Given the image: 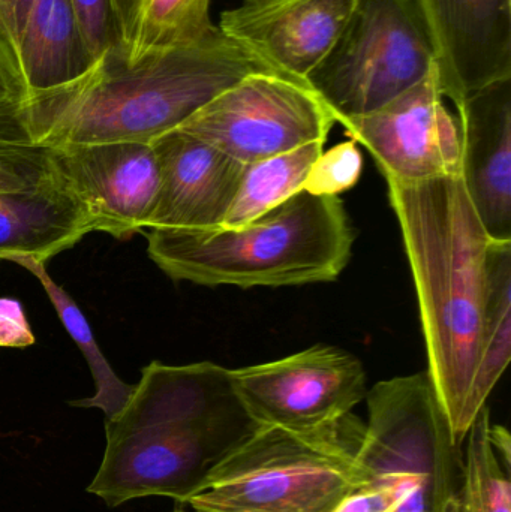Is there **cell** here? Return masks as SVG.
<instances>
[{"label": "cell", "mask_w": 511, "mask_h": 512, "mask_svg": "<svg viewBox=\"0 0 511 512\" xmlns=\"http://www.w3.org/2000/svg\"><path fill=\"white\" fill-rule=\"evenodd\" d=\"M438 50L444 98L511 78V0H422Z\"/></svg>", "instance_id": "cell-14"}, {"label": "cell", "mask_w": 511, "mask_h": 512, "mask_svg": "<svg viewBox=\"0 0 511 512\" xmlns=\"http://www.w3.org/2000/svg\"><path fill=\"white\" fill-rule=\"evenodd\" d=\"M35 0H0V27L12 47L17 48L27 15Z\"/></svg>", "instance_id": "cell-29"}, {"label": "cell", "mask_w": 511, "mask_h": 512, "mask_svg": "<svg viewBox=\"0 0 511 512\" xmlns=\"http://www.w3.org/2000/svg\"><path fill=\"white\" fill-rule=\"evenodd\" d=\"M51 165L80 200L93 231L131 239L149 227L159 191L152 144H71L51 149Z\"/></svg>", "instance_id": "cell-11"}, {"label": "cell", "mask_w": 511, "mask_h": 512, "mask_svg": "<svg viewBox=\"0 0 511 512\" xmlns=\"http://www.w3.org/2000/svg\"><path fill=\"white\" fill-rule=\"evenodd\" d=\"M23 102H0V192L35 186L51 171V149L30 137Z\"/></svg>", "instance_id": "cell-23"}, {"label": "cell", "mask_w": 511, "mask_h": 512, "mask_svg": "<svg viewBox=\"0 0 511 512\" xmlns=\"http://www.w3.org/2000/svg\"><path fill=\"white\" fill-rule=\"evenodd\" d=\"M357 448L365 486L398 499L396 512H458L461 447L428 372L378 382L366 394Z\"/></svg>", "instance_id": "cell-6"}, {"label": "cell", "mask_w": 511, "mask_h": 512, "mask_svg": "<svg viewBox=\"0 0 511 512\" xmlns=\"http://www.w3.org/2000/svg\"><path fill=\"white\" fill-rule=\"evenodd\" d=\"M11 262L26 268L39 280L53 303L60 321L65 325L69 336L80 348L81 354L89 364L90 372L95 379V396L90 399L77 400V402H72V405L80 406V408H101L107 414V418L113 417L125 405L134 385L125 384L122 379L117 378L110 363L102 355L86 316L81 312L74 298L51 279L45 264L36 259L27 258V256H14Z\"/></svg>", "instance_id": "cell-21"}, {"label": "cell", "mask_w": 511, "mask_h": 512, "mask_svg": "<svg viewBox=\"0 0 511 512\" xmlns=\"http://www.w3.org/2000/svg\"><path fill=\"white\" fill-rule=\"evenodd\" d=\"M398 508L399 502L393 493L362 487L342 499L332 512H396Z\"/></svg>", "instance_id": "cell-28"}, {"label": "cell", "mask_w": 511, "mask_h": 512, "mask_svg": "<svg viewBox=\"0 0 511 512\" xmlns=\"http://www.w3.org/2000/svg\"><path fill=\"white\" fill-rule=\"evenodd\" d=\"M15 54L27 96L68 86L83 78L96 62L71 0H35Z\"/></svg>", "instance_id": "cell-17"}, {"label": "cell", "mask_w": 511, "mask_h": 512, "mask_svg": "<svg viewBox=\"0 0 511 512\" xmlns=\"http://www.w3.org/2000/svg\"><path fill=\"white\" fill-rule=\"evenodd\" d=\"M173 512H185L182 510V508H176V510H174Z\"/></svg>", "instance_id": "cell-32"}, {"label": "cell", "mask_w": 511, "mask_h": 512, "mask_svg": "<svg viewBox=\"0 0 511 512\" xmlns=\"http://www.w3.org/2000/svg\"><path fill=\"white\" fill-rule=\"evenodd\" d=\"M36 337L17 298L0 297V348H27Z\"/></svg>", "instance_id": "cell-26"}, {"label": "cell", "mask_w": 511, "mask_h": 512, "mask_svg": "<svg viewBox=\"0 0 511 512\" xmlns=\"http://www.w3.org/2000/svg\"><path fill=\"white\" fill-rule=\"evenodd\" d=\"M92 231L86 209L53 165L35 186L0 192V261L27 256L45 264Z\"/></svg>", "instance_id": "cell-16"}, {"label": "cell", "mask_w": 511, "mask_h": 512, "mask_svg": "<svg viewBox=\"0 0 511 512\" xmlns=\"http://www.w3.org/2000/svg\"><path fill=\"white\" fill-rule=\"evenodd\" d=\"M326 141L279 153L245 165L242 180L221 227L236 228L266 215L303 191L306 177Z\"/></svg>", "instance_id": "cell-19"}, {"label": "cell", "mask_w": 511, "mask_h": 512, "mask_svg": "<svg viewBox=\"0 0 511 512\" xmlns=\"http://www.w3.org/2000/svg\"><path fill=\"white\" fill-rule=\"evenodd\" d=\"M245 411L258 427L309 432L339 423L366 399L359 358L317 345L270 363L231 370Z\"/></svg>", "instance_id": "cell-9"}, {"label": "cell", "mask_w": 511, "mask_h": 512, "mask_svg": "<svg viewBox=\"0 0 511 512\" xmlns=\"http://www.w3.org/2000/svg\"><path fill=\"white\" fill-rule=\"evenodd\" d=\"M245 3L261 2V0H243Z\"/></svg>", "instance_id": "cell-31"}, {"label": "cell", "mask_w": 511, "mask_h": 512, "mask_svg": "<svg viewBox=\"0 0 511 512\" xmlns=\"http://www.w3.org/2000/svg\"><path fill=\"white\" fill-rule=\"evenodd\" d=\"M437 66V42L422 0H356L306 84L339 123L380 110Z\"/></svg>", "instance_id": "cell-7"}, {"label": "cell", "mask_w": 511, "mask_h": 512, "mask_svg": "<svg viewBox=\"0 0 511 512\" xmlns=\"http://www.w3.org/2000/svg\"><path fill=\"white\" fill-rule=\"evenodd\" d=\"M71 5L93 59L122 45L116 0H71Z\"/></svg>", "instance_id": "cell-25"}, {"label": "cell", "mask_w": 511, "mask_h": 512, "mask_svg": "<svg viewBox=\"0 0 511 512\" xmlns=\"http://www.w3.org/2000/svg\"><path fill=\"white\" fill-rule=\"evenodd\" d=\"M339 123L369 150L387 182L411 185L459 174L458 119L444 104L438 66L380 110Z\"/></svg>", "instance_id": "cell-10"}, {"label": "cell", "mask_w": 511, "mask_h": 512, "mask_svg": "<svg viewBox=\"0 0 511 512\" xmlns=\"http://www.w3.org/2000/svg\"><path fill=\"white\" fill-rule=\"evenodd\" d=\"M150 144L158 161L159 191L147 228L221 227L246 164L180 129Z\"/></svg>", "instance_id": "cell-13"}, {"label": "cell", "mask_w": 511, "mask_h": 512, "mask_svg": "<svg viewBox=\"0 0 511 512\" xmlns=\"http://www.w3.org/2000/svg\"><path fill=\"white\" fill-rule=\"evenodd\" d=\"M266 71L275 72L218 27L197 44L134 62L120 47L108 51L80 80L27 96L21 113L32 140L48 149L152 143L243 78Z\"/></svg>", "instance_id": "cell-3"}, {"label": "cell", "mask_w": 511, "mask_h": 512, "mask_svg": "<svg viewBox=\"0 0 511 512\" xmlns=\"http://www.w3.org/2000/svg\"><path fill=\"white\" fill-rule=\"evenodd\" d=\"M353 414L309 432L257 427L189 499L195 512H332L365 486Z\"/></svg>", "instance_id": "cell-5"}, {"label": "cell", "mask_w": 511, "mask_h": 512, "mask_svg": "<svg viewBox=\"0 0 511 512\" xmlns=\"http://www.w3.org/2000/svg\"><path fill=\"white\" fill-rule=\"evenodd\" d=\"M336 117L303 81L254 72L198 110L180 131L242 164L326 141Z\"/></svg>", "instance_id": "cell-8"}, {"label": "cell", "mask_w": 511, "mask_h": 512, "mask_svg": "<svg viewBox=\"0 0 511 512\" xmlns=\"http://www.w3.org/2000/svg\"><path fill=\"white\" fill-rule=\"evenodd\" d=\"M491 441L503 465L511 469V439L509 430L504 426L492 424Z\"/></svg>", "instance_id": "cell-30"}, {"label": "cell", "mask_w": 511, "mask_h": 512, "mask_svg": "<svg viewBox=\"0 0 511 512\" xmlns=\"http://www.w3.org/2000/svg\"><path fill=\"white\" fill-rule=\"evenodd\" d=\"M510 358L511 242L492 240L482 354L470 397V414L474 421L488 405L489 396L509 366Z\"/></svg>", "instance_id": "cell-20"}, {"label": "cell", "mask_w": 511, "mask_h": 512, "mask_svg": "<svg viewBox=\"0 0 511 512\" xmlns=\"http://www.w3.org/2000/svg\"><path fill=\"white\" fill-rule=\"evenodd\" d=\"M27 90L18 68L17 54L0 27V102H24Z\"/></svg>", "instance_id": "cell-27"}, {"label": "cell", "mask_w": 511, "mask_h": 512, "mask_svg": "<svg viewBox=\"0 0 511 512\" xmlns=\"http://www.w3.org/2000/svg\"><path fill=\"white\" fill-rule=\"evenodd\" d=\"M212 0H116L126 59L197 44L218 30L210 20Z\"/></svg>", "instance_id": "cell-18"}, {"label": "cell", "mask_w": 511, "mask_h": 512, "mask_svg": "<svg viewBox=\"0 0 511 512\" xmlns=\"http://www.w3.org/2000/svg\"><path fill=\"white\" fill-rule=\"evenodd\" d=\"M362 170L363 156L356 141L336 144L318 156L303 191L317 197H339L359 183Z\"/></svg>", "instance_id": "cell-24"}, {"label": "cell", "mask_w": 511, "mask_h": 512, "mask_svg": "<svg viewBox=\"0 0 511 512\" xmlns=\"http://www.w3.org/2000/svg\"><path fill=\"white\" fill-rule=\"evenodd\" d=\"M149 230L147 255L170 279L239 288L332 282L356 240L341 198L305 191L240 227Z\"/></svg>", "instance_id": "cell-4"}, {"label": "cell", "mask_w": 511, "mask_h": 512, "mask_svg": "<svg viewBox=\"0 0 511 512\" xmlns=\"http://www.w3.org/2000/svg\"><path fill=\"white\" fill-rule=\"evenodd\" d=\"M491 409L477 415L465 438L458 512H511V469L491 441Z\"/></svg>", "instance_id": "cell-22"}, {"label": "cell", "mask_w": 511, "mask_h": 512, "mask_svg": "<svg viewBox=\"0 0 511 512\" xmlns=\"http://www.w3.org/2000/svg\"><path fill=\"white\" fill-rule=\"evenodd\" d=\"M387 186L419 300L426 372L462 447L474 423L470 397L482 354L492 239L459 174Z\"/></svg>", "instance_id": "cell-2"}, {"label": "cell", "mask_w": 511, "mask_h": 512, "mask_svg": "<svg viewBox=\"0 0 511 512\" xmlns=\"http://www.w3.org/2000/svg\"><path fill=\"white\" fill-rule=\"evenodd\" d=\"M356 0H261L224 11L219 30L278 74L306 83Z\"/></svg>", "instance_id": "cell-12"}, {"label": "cell", "mask_w": 511, "mask_h": 512, "mask_svg": "<svg viewBox=\"0 0 511 512\" xmlns=\"http://www.w3.org/2000/svg\"><path fill=\"white\" fill-rule=\"evenodd\" d=\"M257 427L230 369L152 361L125 405L107 418V447L87 492L108 507L149 496L188 504Z\"/></svg>", "instance_id": "cell-1"}, {"label": "cell", "mask_w": 511, "mask_h": 512, "mask_svg": "<svg viewBox=\"0 0 511 512\" xmlns=\"http://www.w3.org/2000/svg\"><path fill=\"white\" fill-rule=\"evenodd\" d=\"M461 135L459 177L497 242H511V78L455 105Z\"/></svg>", "instance_id": "cell-15"}]
</instances>
